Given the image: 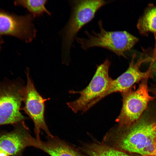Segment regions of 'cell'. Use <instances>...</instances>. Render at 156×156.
Wrapping results in <instances>:
<instances>
[{
	"label": "cell",
	"mask_w": 156,
	"mask_h": 156,
	"mask_svg": "<svg viewBox=\"0 0 156 156\" xmlns=\"http://www.w3.org/2000/svg\"><path fill=\"white\" fill-rule=\"evenodd\" d=\"M90 156H133L101 143L90 145L86 150Z\"/></svg>",
	"instance_id": "cell-14"
},
{
	"label": "cell",
	"mask_w": 156,
	"mask_h": 156,
	"mask_svg": "<svg viewBox=\"0 0 156 156\" xmlns=\"http://www.w3.org/2000/svg\"><path fill=\"white\" fill-rule=\"evenodd\" d=\"M3 42V40L0 36V50L1 49V45Z\"/></svg>",
	"instance_id": "cell-18"
},
{
	"label": "cell",
	"mask_w": 156,
	"mask_h": 156,
	"mask_svg": "<svg viewBox=\"0 0 156 156\" xmlns=\"http://www.w3.org/2000/svg\"><path fill=\"white\" fill-rule=\"evenodd\" d=\"M152 62L150 65L151 71L152 73L156 76V60H152Z\"/></svg>",
	"instance_id": "cell-15"
},
{
	"label": "cell",
	"mask_w": 156,
	"mask_h": 156,
	"mask_svg": "<svg viewBox=\"0 0 156 156\" xmlns=\"http://www.w3.org/2000/svg\"><path fill=\"white\" fill-rule=\"evenodd\" d=\"M148 78L142 80L136 90L131 88L121 93L122 104L116 120L120 127L127 128L136 122L147 109L149 103L155 98L148 93Z\"/></svg>",
	"instance_id": "cell-5"
},
{
	"label": "cell",
	"mask_w": 156,
	"mask_h": 156,
	"mask_svg": "<svg viewBox=\"0 0 156 156\" xmlns=\"http://www.w3.org/2000/svg\"><path fill=\"white\" fill-rule=\"evenodd\" d=\"M136 56L135 54L132 55L131 61L127 70L117 79H113L109 89L98 99L97 103L111 94L117 92L121 93L125 92L132 88L135 83L145 78L153 77L150 66L146 72H142L140 70L142 64L146 61H150V58L147 57L143 58L142 57L135 62Z\"/></svg>",
	"instance_id": "cell-9"
},
{
	"label": "cell",
	"mask_w": 156,
	"mask_h": 156,
	"mask_svg": "<svg viewBox=\"0 0 156 156\" xmlns=\"http://www.w3.org/2000/svg\"><path fill=\"white\" fill-rule=\"evenodd\" d=\"M23 86L19 80L0 82V125H14L26 118L20 112Z\"/></svg>",
	"instance_id": "cell-6"
},
{
	"label": "cell",
	"mask_w": 156,
	"mask_h": 156,
	"mask_svg": "<svg viewBox=\"0 0 156 156\" xmlns=\"http://www.w3.org/2000/svg\"><path fill=\"white\" fill-rule=\"evenodd\" d=\"M34 18L31 14L19 16L0 10V36L9 35L26 43L31 42L37 33Z\"/></svg>",
	"instance_id": "cell-8"
},
{
	"label": "cell",
	"mask_w": 156,
	"mask_h": 156,
	"mask_svg": "<svg viewBox=\"0 0 156 156\" xmlns=\"http://www.w3.org/2000/svg\"><path fill=\"white\" fill-rule=\"evenodd\" d=\"M100 31L92 34L85 32L87 38L76 37L77 42L84 50L93 47H100L107 49L118 56L126 57L125 53L130 51L138 40V38L126 31H109L104 28L102 22H98Z\"/></svg>",
	"instance_id": "cell-3"
},
{
	"label": "cell",
	"mask_w": 156,
	"mask_h": 156,
	"mask_svg": "<svg viewBox=\"0 0 156 156\" xmlns=\"http://www.w3.org/2000/svg\"><path fill=\"white\" fill-rule=\"evenodd\" d=\"M111 62L107 58L99 65L89 84L79 91L70 90V94H78L79 97L76 100L67 103L68 107L75 113L85 112L97 103L98 99L107 90L113 79L109 75Z\"/></svg>",
	"instance_id": "cell-4"
},
{
	"label": "cell",
	"mask_w": 156,
	"mask_h": 156,
	"mask_svg": "<svg viewBox=\"0 0 156 156\" xmlns=\"http://www.w3.org/2000/svg\"><path fill=\"white\" fill-rule=\"evenodd\" d=\"M47 0H16L14 1L16 5L22 6L26 9L34 17L40 16L45 13L49 15L51 13L46 8Z\"/></svg>",
	"instance_id": "cell-13"
},
{
	"label": "cell",
	"mask_w": 156,
	"mask_h": 156,
	"mask_svg": "<svg viewBox=\"0 0 156 156\" xmlns=\"http://www.w3.org/2000/svg\"><path fill=\"white\" fill-rule=\"evenodd\" d=\"M31 146L41 150L51 156H80L78 152L68 143L53 136L48 137L45 142L33 137Z\"/></svg>",
	"instance_id": "cell-11"
},
{
	"label": "cell",
	"mask_w": 156,
	"mask_h": 156,
	"mask_svg": "<svg viewBox=\"0 0 156 156\" xmlns=\"http://www.w3.org/2000/svg\"><path fill=\"white\" fill-rule=\"evenodd\" d=\"M156 156V155H155V156Z\"/></svg>",
	"instance_id": "cell-19"
},
{
	"label": "cell",
	"mask_w": 156,
	"mask_h": 156,
	"mask_svg": "<svg viewBox=\"0 0 156 156\" xmlns=\"http://www.w3.org/2000/svg\"><path fill=\"white\" fill-rule=\"evenodd\" d=\"M149 91L154 94L156 96V85L153 86L149 89Z\"/></svg>",
	"instance_id": "cell-17"
},
{
	"label": "cell",
	"mask_w": 156,
	"mask_h": 156,
	"mask_svg": "<svg viewBox=\"0 0 156 156\" xmlns=\"http://www.w3.org/2000/svg\"><path fill=\"white\" fill-rule=\"evenodd\" d=\"M137 26L141 34L152 33L156 36V5L148 6L138 20Z\"/></svg>",
	"instance_id": "cell-12"
},
{
	"label": "cell",
	"mask_w": 156,
	"mask_h": 156,
	"mask_svg": "<svg viewBox=\"0 0 156 156\" xmlns=\"http://www.w3.org/2000/svg\"><path fill=\"white\" fill-rule=\"evenodd\" d=\"M146 114L118 135L120 148L142 156L156 155V115Z\"/></svg>",
	"instance_id": "cell-1"
},
{
	"label": "cell",
	"mask_w": 156,
	"mask_h": 156,
	"mask_svg": "<svg viewBox=\"0 0 156 156\" xmlns=\"http://www.w3.org/2000/svg\"><path fill=\"white\" fill-rule=\"evenodd\" d=\"M152 57H151L152 60H156V42L155 48L152 52Z\"/></svg>",
	"instance_id": "cell-16"
},
{
	"label": "cell",
	"mask_w": 156,
	"mask_h": 156,
	"mask_svg": "<svg viewBox=\"0 0 156 156\" xmlns=\"http://www.w3.org/2000/svg\"><path fill=\"white\" fill-rule=\"evenodd\" d=\"M112 1L77 0L70 1L71 11L68 21L62 30V58L68 64L72 45L79 31L94 18L97 11Z\"/></svg>",
	"instance_id": "cell-2"
},
{
	"label": "cell",
	"mask_w": 156,
	"mask_h": 156,
	"mask_svg": "<svg viewBox=\"0 0 156 156\" xmlns=\"http://www.w3.org/2000/svg\"><path fill=\"white\" fill-rule=\"evenodd\" d=\"M27 83L21 90L22 101L24 105L21 108L31 119L34 123V131L38 140L40 139L41 130L44 131L48 137L53 136L49 131L44 119V102L49 99H44L36 89L29 75V69L25 71Z\"/></svg>",
	"instance_id": "cell-7"
},
{
	"label": "cell",
	"mask_w": 156,
	"mask_h": 156,
	"mask_svg": "<svg viewBox=\"0 0 156 156\" xmlns=\"http://www.w3.org/2000/svg\"><path fill=\"white\" fill-rule=\"evenodd\" d=\"M14 126L11 131H0V156H22L25 148L30 146L32 136L24 121Z\"/></svg>",
	"instance_id": "cell-10"
}]
</instances>
